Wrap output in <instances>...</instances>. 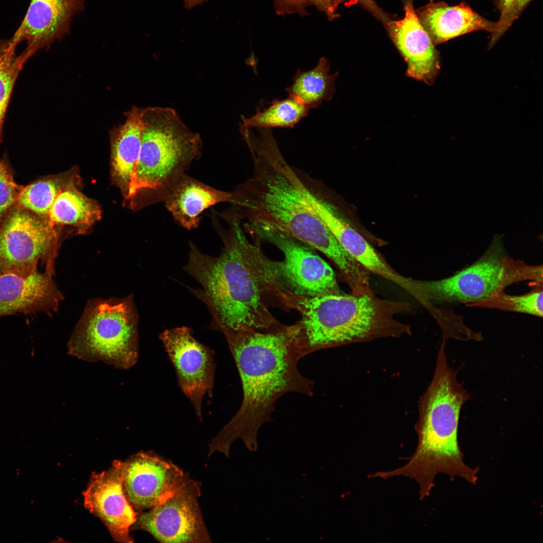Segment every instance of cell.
Returning a JSON list of instances; mask_svg holds the SVG:
<instances>
[{
    "label": "cell",
    "instance_id": "25",
    "mask_svg": "<svg viewBox=\"0 0 543 543\" xmlns=\"http://www.w3.org/2000/svg\"><path fill=\"white\" fill-rule=\"evenodd\" d=\"M531 290L523 295H510L504 291L486 299L466 303L467 307L496 309L542 317V283H535Z\"/></svg>",
    "mask_w": 543,
    "mask_h": 543
},
{
    "label": "cell",
    "instance_id": "21",
    "mask_svg": "<svg viewBox=\"0 0 543 543\" xmlns=\"http://www.w3.org/2000/svg\"><path fill=\"white\" fill-rule=\"evenodd\" d=\"M142 108L133 107L124 123L111 131L113 177L127 197L141 145Z\"/></svg>",
    "mask_w": 543,
    "mask_h": 543
},
{
    "label": "cell",
    "instance_id": "8",
    "mask_svg": "<svg viewBox=\"0 0 543 543\" xmlns=\"http://www.w3.org/2000/svg\"><path fill=\"white\" fill-rule=\"evenodd\" d=\"M252 236L273 243L284 259L273 261L262 253L259 241L252 242L247 256L257 281L274 283L298 295H341L334 273L312 248L281 231L258 227L245 229Z\"/></svg>",
    "mask_w": 543,
    "mask_h": 543
},
{
    "label": "cell",
    "instance_id": "17",
    "mask_svg": "<svg viewBox=\"0 0 543 543\" xmlns=\"http://www.w3.org/2000/svg\"><path fill=\"white\" fill-rule=\"evenodd\" d=\"M387 25L407 62V75L428 85L433 83L440 69L439 56L411 4L406 5L402 19L389 21Z\"/></svg>",
    "mask_w": 543,
    "mask_h": 543
},
{
    "label": "cell",
    "instance_id": "7",
    "mask_svg": "<svg viewBox=\"0 0 543 543\" xmlns=\"http://www.w3.org/2000/svg\"><path fill=\"white\" fill-rule=\"evenodd\" d=\"M542 265L515 259L505 252L500 239L471 265L454 275L435 281L410 279L411 295L426 309L444 303L479 301L517 282L542 283Z\"/></svg>",
    "mask_w": 543,
    "mask_h": 543
},
{
    "label": "cell",
    "instance_id": "2",
    "mask_svg": "<svg viewBox=\"0 0 543 543\" xmlns=\"http://www.w3.org/2000/svg\"><path fill=\"white\" fill-rule=\"evenodd\" d=\"M221 332L239 372L243 400L237 413L210 441L208 455L219 451L228 458L237 438L248 448L255 446L258 429L271 420L280 397L291 392L312 396L315 382L300 373V359L286 325L269 331L245 326Z\"/></svg>",
    "mask_w": 543,
    "mask_h": 543
},
{
    "label": "cell",
    "instance_id": "3",
    "mask_svg": "<svg viewBox=\"0 0 543 543\" xmlns=\"http://www.w3.org/2000/svg\"><path fill=\"white\" fill-rule=\"evenodd\" d=\"M278 300L301 315L299 321L287 326L300 359L324 348L412 334L410 325L396 317L412 311V304L374 293L307 296L283 290Z\"/></svg>",
    "mask_w": 543,
    "mask_h": 543
},
{
    "label": "cell",
    "instance_id": "6",
    "mask_svg": "<svg viewBox=\"0 0 543 543\" xmlns=\"http://www.w3.org/2000/svg\"><path fill=\"white\" fill-rule=\"evenodd\" d=\"M143 128L139 158L127 198L152 190L164 200L184 175L191 163L201 155L202 140L170 107L142 109Z\"/></svg>",
    "mask_w": 543,
    "mask_h": 543
},
{
    "label": "cell",
    "instance_id": "26",
    "mask_svg": "<svg viewBox=\"0 0 543 543\" xmlns=\"http://www.w3.org/2000/svg\"><path fill=\"white\" fill-rule=\"evenodd\" d=\"M67 184L60 178H49L21 187L17 204L48 220L49 211Z\"/></svg>",
    "mask_w": 543,
    "mask_h": 543
},
{
    "label": "cell",
    "instance_id": "29",
    "mask_svg": "<svg viewBox=\"0 0 543 543\" xmlns=\"http://www.w3.org/2000/svg\"><path fill=\"white\" fill-rule=\"evenodd\" d=\"M20 189L5 164L0 160V225L17 204Z\"/></svg>",
    "mask_w": 543,
    "mask_h": 543
},
{
    "label": "cell",
    "instance_id": "11",
    "mask_svg": "<svg viewBox=\"0 0 543 543\" xmlns=\"http://www.w3.org/2000/svg\"><path fill=\"white\" fill-rule=\"evenodd\" d=\"M201 485L188 479L164 501L137 514L134 527L162 542H211L198 503Z\"/></svg>",
    "mask_w": 543,
    "mask_h": 543
},
{
    "label": "cell",
    "instance_id": "16",
    "mask_svg": "<svg viewBox=\"0 0 543 543\" xmlns=\"http://www.w3.org/2000/svg\"><path fill=\"white\" fill-rule=\"evenodd\" d=\"M304 194L309 208L319 217L342 247L370 273L400 287L404 277L395 271L374 248L339 215L336 209L307 187Z\"/></svg>",
    "mask_w": 543,
    "mask_h": 543
},
{
    "label": "cell",
    "instance_id": "20",
    "mask_svg": "<svg viewBox=\"0 0 543 543\" xmlns=\"http://www.w3.org/2000/svg\"><path fill=\"white\" fill-rule=\"evenodd\" d=\"M232 192L216 189L198 180L183 175L164 199L165 206L175 220L188 229L197 228L200 215L209 207L231 202Z\"/></svg>",
    "mask_w": 543,
    "mask_h": 543
},
{
    "label": "cell",
    "instance_id": "19",
    "mask_svg": "<svg viewBox=\"0 0 543 543\" xmlns=\"http://www.w3.org/2000/svg\"><path fill=\"white\" fill-rule=\"evenodd\" d=\"M419 19L434 45L475 31L492 34L496 28V22L485 19L464 3L450 6L431 2L420 10Z\"/></svg>",
    "mask_w": 543,
    "mask_h": 543
},
{
    "label": "cell",
    "instance_id": "31",
    "mask_svg": "<svg viewBox=\"0 0 543 543\" xmlns=\"http://www.w3.org/2000/svg\"><path fill=\"white\" fill-rule=\"evenodd\" d=\"M314 4L316 5L319 8H321L322 10H325L330 15H332L334 13L331 7L330 6L329 0H308Z\"/></svg>",
    "mask_w": 543,
    "mask_h": 543
},
{
    "label": "cell",
    "instance_id": "27",
    "mask_svg": "<svg viewBox=\"0 0 543 543\" xmlns=\"http://www.w3.org/2000/svg\"><path fill=\"white\" fill-rule=\"evenodd\" d=\"M16 47L11 40L10 46L0 61V138L13 87L25 64L21 57L16 55Z\"/></svg>",
    "mask_w": 543,
    "mask_h": 543
},
{
    "label": "cell",
    "instance_id": "9",
    "mask_svg": "<svg viewBox=\"0 0 543 543\" xmlns=\"http://www.w3.org/2000/svg\"><path fill=\"white\" fill-rule=\"evenodd\" d=\"M137 314L128 302L97 304L85 314L68 344V354L127 370L138 358Z\"/></svg>",
    "mask_w": 543,
    "mask_h": 543
},
{
    "label": "cell",
    "instance_id": "28",
    "mask_svg": "<svg viewBox=\"0 0 543 543\" xmlns=\"http://www.w3.org/2000/svg\"><path fill=\"white\" fill-rule=\"evenodd\" d=\"M531 0H496L500 15L496 22V31L492 34L489 47L493 46L518 17Z\"/></svg>",
    "mask_w": 543,
    "mask_h": 543
},
{
    "label": "cell",
    "instance_id": "24",
    "mask_svg": "<svg viewBox=\"0 0 543 543\" xmlns=\"http://www.w3.org/2000/svg\"><path fill=\"white\" fill-rule=\"evenodd\" d=\"M310 109L309 107L292 97L284 100L277 99L267 108L262 110L257 109L254 115L249 118L242 117L241 126L247 128H292L307 115Z\"/></svg>",
    "mask_w": 543,
    "mask_h": 543
},
{
    "label": "cell",
    "instance_id": "23",
    "mask_svg": "<svg viewBox=\"0 0 543 543\" xmlns=\"http://www.w3.org/2000/svg\"><path fill=\"white\" fill-rule=\"evenodd\" d=\"M329 70L328 60L322 57L317 65L310 70L303 71L298 68L293 84L285 90L289 97L310 109H316L323 101H330L334 93V81L338 73L331 74Z\"/></svg>",
    "mask_w": 543,
    "mask_h": 543
},
{
    "label": "cell",
    "instance_id": "13",
    "mask_svg": "<svg viewBox=\"0 0 543 543\" xmlns=\"http://www.w3.org/2000/svg\"><path fill=\"white\" fill-rule=\"evenodd\" d=\"M188 479L177 466L152 454L140 452L124 462V490L138 511L162 502Z\"/></svg>",
    "mask_w": 543,
    "mask_h": 543
},
{
    "label": "cell",
    "instance_id": "30",
    "mask_svg": "<svg viewBox=\"0 0 543 543\" xmlns=\"http://www.w3.org/2000/svg\"><path fill=\"white\" fill-rule=\"evenodd\" d=\"M330 6L332 9V11L334 13L335 9L337 8L339 4L343 2H349L355 3H360L364 7L371 11L374 15L378 17V18L384 19L385 17L383 16L382 12L380 11V9L377 6L376 4L373 0H329Z\"/></svg>",
    "mask_w": 543,
    "mask_h": 543
},
{
    "label": "cell",
    "instance_id": "18",
    "mask_svg": "<svg viewBox=\"0 0 543 543\" xmlns=\"http://www.w3.org/2000/svg\"><path fill=\"white\" fill-rule=\"evenodd\" d=\"M53 274L45 270L27 277L0 274V317L56 310L62 297Z\"/></svg>",
    "mask_w": 543,
    "mask_h": 543
},
{
    "label": "cell",
    "instance_id": "4",
    "mask_svg": "<svg viewBox=\"0 0 543 543\" xmlns=\"http://www.w3.org/2000/svg\"><path fill=\"white\" fill-rule=\"evenodd\" d=\"M237 214L230 221L229 231L222 236L224 247L218 257L202 252L190 242L184 269L202 286L193 293L208 308L215 326L221 331L241 327L269 331L284 325L266 307L257 278L248 260V239Z\"/></svg>",
    "mask_w": 543,
    "mask_h": 543
},
{
    "label": "cell",
    "instance_id": "1",
    "mask_svg": "<svg viewBox=\"0 0 543 543\" xmlns=\"http://www.w3.org/2000/svg\"><path fill=\"white\" fill-rule=\"evenodd\" d=\"M253 163L250 178L232 192L231 203L239 207L244 227L278 230L326 256L336 266L349 254L309 208L305 183L289 164L269 128L255 135L240 127Z\"/></svg>",
    "mask_w": 543,
    "mask_h": 543
},
{
    "label": "cell",
    "instance_id": "12",
    "mask_svg": "<svg viewBox=\"0 0 543 543\" xmlns=\"http://www.w3.org/2000/svg\"><path fill=\"white\" fill-rule=\"evenodd\" d=\"M174 368L179 385L202 419L204 396L213 395L215 363L213 351L197 340L187 327L165 330L159 336Z\"/></svg>",
    "mask_w": 543,
    "mask_h": 543
},
{
    "label": "cell",
    "instance_id": "33",
    "mask_svg": "<svg viewBox=\"0 0 543 543\" xmlns=\"http://www.w3.org/2000/svg\"><path fill=\"white\" fill-rule=\"evenodd\" d=\"M281 1H282V2H285L286 3H289V4H297L299 2L301 1V0H281Z\"/></svg>",
    "mask_w": 543,
    "mask_h": 543
},
{
    "label": "cell",
    "instance_id": "22",
    "mask_svg": "<svg viewBox=\"0 0 543 543\" xmlns=\"http://www.w3.org/2000/svg\"><path fill=\"white\" fill-rule=\"evenodd\" d=\"M100 217L97 204L68 183L56 197L48 220L52 226L70 225L84 231Z\"/></svg>",
    "mask_w": 543,
    "mask_h": 543
},
{
    "label": "cell",
    "instance_id": "15",
    "mask_svg": "<svg viewBox=\"0 0 543 543\" xmlns=\"http://www.w3.org/2000/svg\"><path fill=\"white\" fill-rule=\"evenodd\" d=\"M83 8V0H31L24 20L11 38L16 46L26 42V48L20 55L24 62L65 36L72 16Z\"/></svg>",
    "mask_w": 543,
    "mask_h": 543
},
{
    "label": "cell",
    "instance_id": "14",
    "mask_svg": "<svg viewBox=\"0 0 543 543\" xmlns=\"http://www.w3.org/2000/svg\"><path fill=\"white\" fill-rule=\"evenodd\" d=\"M124 462L114 461L107 471L94 472L83 493L84 507L103 522L113 539L132 542L130 528L137 513L128 501L123 488Z\"/></svg>",
    "mask_w": 543,
    "mask_h": 543
},
{
    "label": "cell",
    "instance_id": "32",
    "mask_svg": "<svg viewBox=\"0 0 543 543\" xmlns=\"http://www.w3.org/2000/svg\"><path fill=\"white\" fill-rule=\"evenodd\" d=\"M11 43V39L0 41V61Z\"/></svg>",
    "mask_w": 543,
    "mask_h": 543
},
{
    "label": "cell",
    "instance_id": "10",
    "mask_svg": "<svg viewBox=\"0 0 543 543\" xmlns=\"http://www.w3.org/2000/svg\"><path fill=\"white\" fill-rule=\"evenodd\" d=\"M58 239L48 220L16 204L0 225V274L29 276L40 261L53 273Z\"/></svg>",
    "mask_w": 543,
    "mask_h": 543
},
{
    "label": "cell",
    "instance_id": "5",
    "mask_svg": "<svg viewBox=\"0 0 543 543\" xmlns=\"http://www.w3.org/2000/svg\"><path fill=\"white\" fill-rule=\"evenodd\" d=\"M444 346L442 342L432 380L418 402L416 449L405 465L385 473L388 478L402 476L415 480L421 500L429 495L438 474L448 475L452 480L460 477L474 484L478 480V469L465 463L458 440L461 410L470 397L449 367Z\"/></svg>",
    "mask_w": 543,
    "mask_h": 543
}]
</instances>
